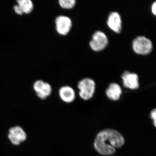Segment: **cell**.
Masks as SVG:
<instances>
[{"label":"cell","mask_w":156,"mask_h":156,"mask_svg":"<svg viewBox=\"0 0 156 156\" xmlns=\"http://www.w3.org/2000/svg\"><path fill=\"white\" fill-rule=\"evenodd\" d=\"M8 137L12 144L18 145L25 141L27 135L21 127L16 126L10 128Z\"/></svg>","instance_id":"6"},{"label":"cell","mask_w":156,"mask_h":156,"mask_svg":"<svg viewBox=\"0 0 156 156\" xmlns=\"http://www.w3.org/2000/svg\"><path fill=\"white\" fill-rule=\"evenodd\" d=\"M108 44V39L105 33L101 31H96L92 35V40L89 42V46L95 52H100L105 50Z\"/></svg>","instance_id":"3"},{"label":"cell","mask_w":156,"mask_h":156,"mask_svg":"<svg viewBox=\"0 0 156 156\" xmlns=\"http://www.w3.org/2000/svg\"><path fill=\"white\" fill-rule=\"evenodd\" d=\"M58 94L62 101L67 103H70L75 100L76 93L73 88L69 86H63L59 89Z\"/></svg>","instance_id":"10"},{"label":"cell","mask_w":156,"mask_h":156,"mask_svg":"<svg viewBox=\"0 0 156 156\" xmlns=\"http://www.w3.org/2000/svg\"><path fill=\"white\" fill-rule=\"evenodd\" d=\"M132 48L137 54L147 55L152 50L153 45L149 39L144 36H139L134 39L132 43Z\"/></svg>","instance_id":"4"},{"label":"cell","mask_w":156,"mask_h":156,"mask_svg":"<svg viewBox=\"0 0 156 156\" xmlns=\"http://www.w3.org/2000/svg\"><path fill=\"white\" fill-rule=\"evenodd\" d=\"M17 2L23 14H30L33 10L34 4L31 0H18Z\"/></svg>","instance_id":"12"},{"label":"cell","mask_w":156,"mask_h":156,"mask_svg":"<svg viewBox=\"0 0 156 156\" xmlns=\"http://www.w3.org/2000/svg\"><path fill=\"white\" fill-rule=\"evenodd\" d=\"M33 88L38 97L41 99H46L52 93L51 85L41 80L36 81L34 84Z\"/></svg>","instance_id":"7"},{"label":"cell","mask_w":156,"mask_h":156,"mask_svg":"<svg viewBox=\"0 0 156 156\" xmlns=\"http://www.w3.org/2000/svg\"><path fill=\"white\" fill-rule=\"evenodd\" d=\"M107 23L109 28L115 33L119 34L122 32V18L118 12H111L108 17Z\"/></svg>","instance_id":"9"},{"label":"cell","mask_w":156,"mask_h":156,"mask_svg":"<svg viewBox=\"0 0 156 156\" xmlns=\"http://www.w3.org/2000/svg\"><path fill=\"white\" fill-rule=\"evenodd\" d=\"M56 31L61 35L65 36L69 33L72 27V21L69 17L60 15L55 20Z\"/></svg>","instance_id":"5"},{"label":"cell","mask_w":156,"mask_h":156,"mask_svg":"<svg viewBox=\"0 0 156 156\" xmlns=\"http://www.w3.org/2000/svg\"><path fill=\"white\" fill-rule=\"evenodd\" d=\"M150 117L152 121L154 126L156 128V108L154 109L151 111Z\"/></svg>","instance_id":"14"},{"label":"cell","mask_w":156,"mask_h":156,"mask_svg":"<svg viewBox=\"0 0 156 156\" xmlns=\"http://www.w3.org/2000/svg\"><path fill=\"white\" fill-rule=\"evenodd\" d=\"M106 95L109 99L113 101L119 100L122 94V90L120 85L115 83H111L106 90Z\"/></svg>","instance_id":"11"},{"label":"cell","mask_w":156,"mask_h":156,"mask_svg":"<svg viewBox=\"0 0 156 156\" xmlns=\"http://www.w3.org/2000/svg\"><path fill=\"white\" fill-rule=\"evenodd\" d=\"M123 86L131 90H136L139 88L138 76L135 73L126 71L122 76Z\"/></svg>","instance_id":"8"},{"label":"cell","mask_w":156,"mask_h":156,"mask_svg":"<svg viewBox=\"0 0 156 156\" xmlns=\"http://www.w3.org/2000/svg\"><path fill=\"white\" fill-rule=\"evenodd\" d=\"M152 12L153 13L154 15L156 16V2L153 4L151 7Z\"/></svg>","instance_id":"16"},{"label":"cell","mask_w":156,"mask_h":156,"mask_svg":"<svg viewBox=\"0 0 156 156\" xmlns=\"http://www.w3.org/2000/svg\"><path fill=\"white\" fill-rule=\"evenodd\" d=\"M125 139L121 133L112 129H105L98 132L94 142V147L98 154L103 156H111L116 149L124 145Z\"/></svg>","instance_id":"1"},{"label":"cell","mask_w":156,"mask_h":156,"mask_svg":"<svg viewBox=\"0 0 156 156\" xmlns=\"http://www.w3.org/2000/svg\"><path fill=\"white\" fill-rule=\"evenodd\" d=\"M59 5L62 9H70L74 7L76 4L75 0H59Z\"/></svg>","instance_id":"13"},{"label":"cell","mask_w":156,"mask_h":156,"mask_svg":"<svg viewBox=\"0 0 156 156\" xmlns=\"http://www.w3.org/2000/svg\"><path fill=\"white\" fill-rule=\"evenodd\" d=\"M78 88L80 90L79 95L84 100H88L93 97L95 91V81L90 78H85L79 82Z\"/></svg>","instance_id":"2"},{"label":"cell","mask_w":156,"mask_h":156,"mask_svg":"<svg viewBox=\"0 0 156 156\" xmlns=\"http://www.w3.org/2000/svg\"><path fill=\"white\" fill-rule=\"evenodd\" d=\"M14 11H15V13L18 15H22L23 14L22 11L20 8L19 6L18 5H15L14 7Z\"/></svg>","instance_id":"15"}]
</instances>
